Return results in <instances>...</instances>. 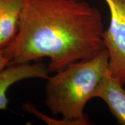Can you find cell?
I'll return each mask as SVG.
<instances>
[{
    "label": "cell",
    "mask_w": 125,
    "mask_h": 125,
    "mask_svg": "<svg viewBox=\"0 0 125 125\" xmlns=\"http://www.w3.org/2000/svg\"><path fill=\"white\" fill-rule=\"evenodd\" d=\"M48 66L44 62H25L10 64L0 71V111L7 108V91L18 81L29 79H47L49 77Z\"/></svg>",
    "instance_id": "obj_4"
},
{
    "label": "cell",
    "mask_w": 125,
    "mask_h": 125,
    "mask_svg": "<svg viewBox=\"0 0 125 125\" xmlns=\"http://www.w3.org/2000/svg\"><path fill=\"white\" fill-rule=\"evenodd\" d=\"M11 64V59L7 47L0 49V71Z\"/></svg>",
    "instance_id": "obj_8"
},
{
    "label": "cell",
    "mask_w": 125,
    "mask_h": 125,
    "mask_svg": "<svg viewBox=\"0 0 125 125\" xmlns=\"http://www.w3.org/2000/svg\"><path fill=\"white\" fill-rule=\"evenodd\" d=\"M110 12L109 26L103 33L108 54L109 72L125 84V0H104Z\"/></svg>",
    "instance_id": "obj_3"
},
{
    "label": "cell",
    "mask_w": 125,
    "mask_h": 125,
    "mask_svg": "<svg viewBox=\"0 0 125 125\" xmlns=\"http://www.w3.org/2000/svg\"><path fill=\"white\" fill-rule=\"evenodd\" d=\"M108 70V54L104 49L93 57L73 62L56 72L46 79L47 107L70 125H89L84 108L88 102L95 97Z\"/></svg>",
    "instance_id": "obj_2"
},
{
    "label": "cell",
    "mask_w": 125,
    "mask_h": 125,
    "mask_svg": "<svg viewBox=\"0 0 125 125\" xmlns=\"http://www.w3.org/2000/svg\"><path fill=\"white\" fill-rule=\"evenodd\" d=\"M24 0H0V49L8 47L18 33Z\"/></svg>",
    "instance_id": "obj_6"
},
{
    "label": "cell",
    "mask_w": 125,
    "mask_h": 125,
    "mask_svg": "<svg viewBox=\"0 0 125 125\" xmlns=\"http://www.w3.org/2000/svg\"><path fill=\"white\" fill-rule=\"evenodd\" d=\"M118 79L108 70L95 94V97L102 99L115 117L117 123L125 125V89Z\"/></svg>",
    "instance_id": "obj_5"
},
{
    "label": "cell",
    "mask_w": 125,
    "mask_h": 125,
    "mask_svg": "<svg viewBox=\"0 0 125 125\" xmlns=\"http://www.w3.org/2000/svg\"><path fill=\"white\" fill-rule=\"evenodd\" d=\"M23 108L28 113L32 114L33 115L36 116V117L40 119L41 120L45 122V123L48 125H70L69 122L63 119H56V118H51L45 114L42 113L39 111L35 106H33L31 103L27 102L23 104Z\"/></svg>",
    "instance_id": "obj_7"
},
{
    "label": "cell",
    "mask_w": 125,
    "mask_h": 125,
    "mask_svg": "<svg viewBox=\"0 0 125 125\" xmlns=\"http://www.w3.org/2000/svg\"><path fill=\"white\" fill-rule=\"evenodd\" d=\"M102 15L82 0H24L18 33L7 47L11 64L49 58L50 72L105 49Z\"/></svg>",
    "instance_id": "obj_1"
}]
</instances>
